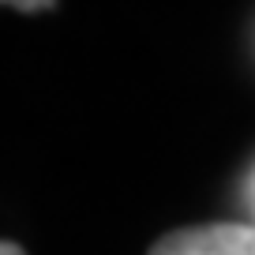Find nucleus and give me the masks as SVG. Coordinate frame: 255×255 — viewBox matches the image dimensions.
I'll use <instances>...</instances> for the list:
<instances>
[{
    "label": "nucleus",
    "mask_w": 255,
    "mask_h": 255,
    "mask_svg": "<svg viewBox=\"0 0 255 255\" xmlns=\"http://www.w3.org/2000/svg\"><path fill=\"white\" fill-rule=\"evenodd\" d=\"M150 255H255V225L210 222L165 233Z\"/></svg>",
    "instance_id": "nucleus-1"
},
{
    "label": "nucleus",
    "mask_w": 255,
    "mask_h": 255,
    "mask_svg": "<svg viewBox=\"0 0 255 255\" xmlns=\"http://www.w3.org/2000/svg\"><path fill=\"white\" fill-rule=\"evenodd\" d=\"M0 255H26L19 244H11V240H4V248H0Z\"/></svg>",
    "instance_id": "nucleus-2"
}]
</instances>
